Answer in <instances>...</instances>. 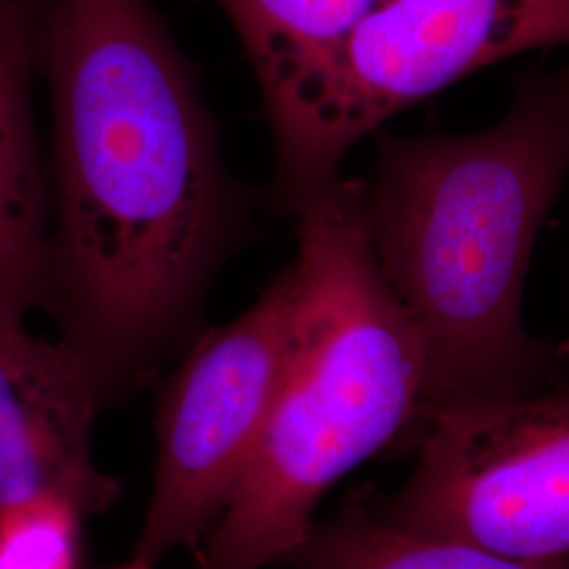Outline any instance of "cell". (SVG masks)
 Returning <instances> with one entry per match:
<instances>
[{"label":"cell","mask_w":569,"mask_h":569,"mask_svg":"<svg viewBox=\"0 0 569 569\" xmlns=\"http://www.w3.org/2000/svg\"><path fill=\"white\" fill-rule=\"evenodd\" d=\"M82 512L61 498L0 509V569H77Z\"/></svg>","instance_id":"cell-11"},{"label":"cell","mask_w":569,"mask_h":569,"mask_svg":"<svg viewBox=\"0 0 569 569\" xmlns=\"http://www.w3.org/2000/svg\"><path fill=\"white\" fill-rule=\"evenodd\" d=\"M568 178L569 68L521 81L483 131L380 140L363 182L367 228L425 345L422 416L529 395L552 376L523 326V287Z\"/></svg>","instance_id":"cell-2"},{"label":"cell","mask_w":569,"mask_h":569,"mask_svg":"<svg viewBox=\"0 0 569 569\" xmlns=\"http://www.w3.org/2000/svg\"><path fill=\"white\" fill-rule=\"evenodd\" d=\"M547 47H569V0H380L264 98L272 201L296 213L392 117L496 61Z\"/></svg>","instance_id":"cell-4"},{"label":"cell","mask_w":569,"mask_h":569,"mask_svg":"<svg viewBox=\"0 0 569 569\" xmlns=\"http://www.w3.org/2000/svg\"><path fill=\"white\" fill-rule=\"evenodd\" d=\"M395 528L515 559L569 557V382L425 413Z\"/></svg>","instance_id":"cell-5"},{"label":"cell","mask_w":569,"mask_h":569,"mask_svg":"<svg viewBox=\"0 0 569 569\" xmlns=\"http://www.w3.org/2000/svg\"><path fill=\"white\" fill-rule=\"evenodd\" d=\"M232 21L262 98L366 18L380 0H218Z\"/></svg>","instance_id":"cell-9"},{"label":"cell","mask_w":569,"mask_h":569,"mask_svg":"<svg viewBox=\"0 0 569 569\" xmlns=\"http://www.w3.org/2000/svg\"><path fill=\"white\" fill-rule=\"evenodd\" d=\"M4 2H9V0H0V7H2V4H4Z\"/></svg>","instance_id":"cell-13"},{"label":"cell","mask_w":569,"mask_h":569,"mask_svg":"<svg viewBox=\"0 0 569 569\" xmlns=\"http://www.w3.org/2000/svg\"><path fill=\"white\" fill-rule=\"evenodd\" d=\"M293 310L289 266L260 300L204 338L159 411V465L136 561L194 545L228 507L283 376Z\"/></svg>","instance_id":"cell-6"},{"label":"cell","mask_w":569,"mask_h":569,"mask_svg":"<svg viewBox=\"0 0 569 569\" xmlns=\"http://www.w3.org/2000/svg\"><path fill=\"white\" fill-rule=\"evenodd\" d=\"M23 319L0 312V509L61 498L100 512L119 493L91 460L102 380L77 346L39 340Z\"/></svg>","instance_id":"cell-7"},{"label":"cell","mask_w":569,"mask_h":569,"mask_svg":"<svg viewBox=\"0 0 569 569\" xmlns=\"http://www.w3.org/2000/svg\"><path fill=\"white\" fill-rule=\"evenodd\" d=\"M34 0L0 7V312L49 305L51 197L34 124Z\"/></svg>","instance_id":"cell-8"},{"label":"cell","mask_w":569,"mask_h":569,"mask_svg":"<svg viewBox=\"0 0 569 569\" xmlns=\"http://www.w3.org/2000/svg\"><path fill=\"white\" fill-rule=\"evenodd\" d=\"M122 569H150V566H143L142 561H136V559H133V561H131L127 568Z\"/></svg>","instance_id":"cell-12"},{"label":"cell","mask_w":569,"mask_h":569,"mask_svg":"<svg viewBox=\"0 0 569 569\" xmlns=\"http://www.w3.org/2000/svg\"><path fill=\"white\" fill-rule=\"evenodd\" d=\"M293 216L283 376L199 569H260L298 552L327 489L422 416L427 352L373 253L363 182L340 178Z\"/></svg>","instance_id":"cell-3"},{"label":"cell","mask_w":569,"mask_h":569,"mask_svg":"<svg viewBox=\"0 0 569 569\" xmlns=\"http://www.w3.org/2000/svg\"><path fill=\"white\" fill-rule=\"evenodd\" d=\"M34 37L51 103L47 308L108 390L192 317L243 194L152 0H34Z\"/></svg>","instance_id":"cell-1"},{"label":"cell","mask_w":569,"mask_h":569,"mask_svg":"<svg viewBox=\"0 0 569 569\" xmlns=\"http://www.w3.org/2000/svg\"><path fill=\"white\" fill-rule=\"evenodd\" d=\"M305 552L315 569H569V557L531 561L465 542L395 528L366 512H350L327 528L310 529Z\"/></svg>","instance_id":"cell-10"}]
</instances>
